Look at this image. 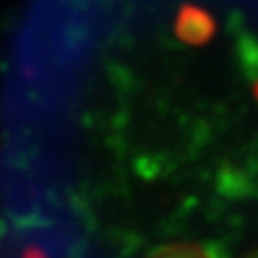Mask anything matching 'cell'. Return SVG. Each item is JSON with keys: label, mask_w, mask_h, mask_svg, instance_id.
<instances>
[{"label": "cell", "mask_w": 258, "mask_h": 258, "mask_svg": "<svg viewBox=\"0 0 258 258\" xmlns=\"http://www.w3.org/2000/svg\"><path fill=\"white\" fill-rule=\"evenodd\" d=\"M174 30L183 41L198 45V43H205L207 39H211V35L215 32V22L213 18H209V13L205 9L194 5H185L179 11Z\"/></svg>", "instance_id": "cell-1"}, {"label": "cell", "mask_w": 258, "mask_h": 258, "mask_svg": "<svg viewBox=\"0 0 258 258\" xmlns=\"http://www.w3.org/2000/svg\"><path fill=\"white\" fill-rule=\"evenodd\" d=\"M151 258H217V256L198 243H170L157 247L151 254Z\"/></svg>", "instance_id": "cell-2"}, {"label": "cell", "mask_w": 258, "mask_h": 258, "mask_svg": "<svg viewBox=\"0 0 258 258\" xmlns=\"http://www.w3.org/2000/svg\"><path fill=\"white\" fill-rule=\"evenodd\" d=\"M247 258H258V252H254V254H249Z\"/></svg>", "instance_id": "cell-3"}, {"label": "cell", "mask_w": 258, "mask_h": 258, "mask_svg": "<svg viewBox=\"0 0 258 258\" xmlns=\"http://www.w3.org/2000/svg\"><path fill=\"white\" fill-rule=\"evenodd\" d=\"M3 232H5V228H3V224H0V239H3Z\"/></svg>", "instance_id": "cell-4"}]
</instances>
